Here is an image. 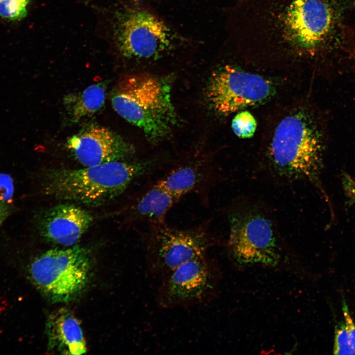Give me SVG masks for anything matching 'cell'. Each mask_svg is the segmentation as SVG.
Masks as SVG:
<instances>
[{
	"instance_id": "14",
	"label": "cell",
	"mask_w": 355,
	"mask_h": 355,
	"mask_svg": "<svg viewBox=\"0 0 355 355\" xmlns=\"http://www.w3.org/2000/svg\"><path fill=\"white\" fill-rule=\"evenodd\" d=\"M48 348L63 355H78L86 353L82 330L77 319L67 309L52 312L46 323Z\"/></svg>"
},
{
	"instance_id": "13",
	"label": "cell",
	"mask_w": 355,
	"mask_h": 355,
	"mask_svg": "<svg viewBox=\"0 0 355 355\" xmlns=\"http://www.w3.org/2000/svg\"><path fill=\"white\" fill-rule=\"evenodd\" d=\"M93 221L92 214L71 203L54 206L36 220L39 235L46 241L62 246L77 243Z\"/></svg>"
},
{
	"instance_id": "5",
	"label": "cell",
	"mask_w": 355,
	"mask_h": 355,
	"mask_svg": "<svg viewBox=\"0 0 355 355\" xmlns=\"http://www.w3.org/2000/svg\"><path fill=\"white\" fill-rule=\"evenodd\" d=\"M114 110L140 128L153 142L171 132L177 122L169 79L147 73L127 75L113 91Z\"/></svg>"
},
{
	"instance_id": "4",
	"label": "cell",
	"mask_w": 355,
	"mask_h": 355,
	"mask_svg": "<svg viewBox=\"0 0 355 355\" xmlns=\"http://www.w3.org/2000/svg\"><path fill=\"white\" fill-rule=\"evenodd\" d=\"M155 160L114 161L82 168L48 170L41 184L43 193L59 200L98 206L122 194L135 180L161 170Z\"/></svg>"
},
{
	"instance_id": "7",
	"label": "cell",
	"mask_w": 355,
	"mask_h": 355,
	"mask_svg": "<svg viewBox=\"0 0 355 355\" xmlns=\"http://www.w3.org/2000/svg\"><path fill=\"white\" fill-rule=\"evenodd\" d=\"M90 264L88 251L81 246L54 248L33 260L29 267V276L48 300L67 302L74 299L85 288Z\"/></svg>"
},
{
	"instance_id": "2",
	"label": "cell",
	"mask_w": 355,
	"mask_h": 355,
	"mask_svg": "<svg viewBox=\"0 0 355 355\" xmlns=\"http://www.w3.org/2000/svg\"><path fill=\"white\" fill-rule=\"evenodd\" d=\"M327 138L325 124L318 111L308 107L294 108L274 128L262 170L280 183L308 182L328 202L320 177Z\"/></svg>"
},
{
	"instance_id": "11",
	"label": "cell",
	"mask_w": 355,
	"mask_h": 355,
	"mask_svg": "<svg viewBox=\"0 0 355 355\" xmlns=\"http://www.w3.org/2000/svg\"><path fill=\"white\" fill-rule=\"evenodd\" d=\"M225 180L221 170L205 159H193L180 161L169 167L156 183L181 199L185 195L194 194L205 206L210 202L211 190Z\"/></svg>"
},
{
	"instance_id": "15",
	"label": "cell",
	"mask_w": 355,
	"mask_h": 355,
	"mask_svg": "<svg viewBox=\"0 0 355 355\" xmlns=\"http://www.w3.org/2000/svg\"><path fill=\"white\" fill-rule=\"evenodd\" d=\"M180 200L155 181L149 183L129 208V218L147 226L166 223L167 214Z\"/></svg>"
},
{
	"instance_id": "20",
	"label": "cell",
	"mask_w": 355,
	"mask_h": 355,
	"mask_svg": "<svg viewBox=\"0 0 355 355\" xmlns=\"http://www.w3.org/2000/svg\"><path fill=\"white\" fill-rule=\"evenodd\" d=\"M333 353L335 355H355L352 348L344 324L336 326Z\"/></svg>"
},
{
	"instance_id": "12",
	"label": "cell",
	"mask_w": 355,
	"mask_h": 355,
	"mask_svg": "<svg viewBox=\"0 0 355 355\" xmlns=\"http://www.w3.org/2000/svg\"><path fill=\"white\" fill-rule=\"evenodd\" d=\"M68 148L83 166L126 160L134 154V148L107 129L91 126L69 139Z\"/></svg>"
},
{
	"instance_id": "21",
	"label": "cell",
	"mask_w": 355,
	"mask_h": 355,
	"mask_svg": "<svg viewBox=\"0 0 355 355\" xmlns=\"http://www.w3.org/2000/svg\"><path fill=\"white\" fill-rule=\"evenodd\" d=\"M342 309L345 319L344 324L348 334L350 345L355 353V323L350 314L348 305L344 299L343 300Z\"/></svg>"
},
{
	"instance_id": "16",
	"label": "cell",
	"mask_w": 355,
	"mask_h": 355,
	"mask_svg": "<svg viewBox=\"0 0 355 355\" xmlns=\"http://www.w3.org/2000/svg\"><path fill=\"white\" fill-rule=\"evenodd\" d=\"M106 95L105 86L103 83H97L77 94L68 96L65 103L71 120L78 122L96 113L104 104Z\"/></svg>"
},
{
	"instance_id": "19",
	"label": "cell",
	"mask_w": 355,
	"mask_h": 355,
	"mask_svg": "<svg viewBox=\"0 0 355 355\" xmlns=\"http://www.w3.org/2000/svg\"><path fill=\"white\" fill-rule=\"evenodd\" d=\"M12 190L11 180L0 175V226L12 213Z\"/></svg>"
},
{
	"instance_id": "6",
	"label": "cell",
	"mask_w": 355,
	"mask_h": 355,
	"mask_svg": "<svg viewBox=\"0 0 355 355\" xmlns=\"http://www.w3.org/2000/svg\"><path fill=\"white\" fill-rule=\"evenodd\" d=\"M211 221L208 218L185 229L167 223L147 226L142 234L149 273L162 278L181 264L207 254L210 248L224 246L225 241L211 229Z\"/></svg>"
},
{
	"instance_id": "9",
	"label": "cell",
	"mask_w": 355,
	"mask_h": 355,
	"mask_svg": "<svg viewBox=\"0 0 355 355\" xmlns=\"http://www.w3.org/2000/svg\"><path fill=\"white\" fill-rule=\"evenodd\" d=\"M274 92V86L267 78L227 65L212 74L206 95L213 109L226 116L264 103Z\"/></svg>"
},
{
	"instance_id": "17",
	"label": "cell",
	"mask_w": 355,
	"mask_h": 355,
	"mask_svg": "<svg viewBox=\"0 0 355 355\" xmlns=\"http://www.w3.org/2000/svg\"><path fill=\"white\" fill-rule=\"evenodd\" d=\"M256 122L248 111H239L233 118L231 127L234 133L240 138H248L254 134Z\"/></svg>"
},
{
	"instance_id": "18",
	"label": "cell",
	"mask_w": 355,
	"mask_h": 355,
	"mask_svg": "<svg viewBox=\"0 0 355 355\" xmlns=\"http://www.w3.org/2000/svg\"><path fill=\"white\" fill-rule=\"evenodd\" d=\"M29 0H0V17L17 20L24 18Z\"/></svg>"
},
{
	"instance_id": "10",
	"label": "cell",
	"mask_w": 355,
	"mask_h": 355,
	"mask_svg": "<svg viewBox=\"0 0 355 355\" xmlns=\"http://www.w3.org/2000/svg\"><path fill=\"white\" fill-rule=\"evenodd\" d=\"M115 33L125 56L155 59L173 49L178 37L158 17L144 9L131 10L119 16Z\"/></svg>"
},
{
	"instance_id": "3",
	"label": "cell",
	"mask_w": 355,
	"mask_h": 355,
	"mask_svg": "<svg viewBox=\"0 0 355 355\" xmlns=\"http://www.w3.org/2000/svg\"><path fill=\"white\" fill-rule=\"evenodd\" d=\"M227 218L229 233L224 246L235 268L242 271L260 267L304 279V264L282 240L264 206L240 202L228 210Z\"/></svg>"
},
{
	"instance_id": "8",
	"label": "cell",
	"mask_w": 355,
	"mask_h": 355,
	"mask_svg": "<svg viewBox=\"0 0 355 355\" xmlns=\"http://www.w3.org/2000/svg\"><path fill=\"white\" fill-rule=\"evenodd\" d=\"M222 277L216 260L207 253L196 257L161 278L156 304L161 309H171L209 303L218 295Z\"/></svg>"
},
{
	"instance_id": "1",
	"label": "cell",
	"mask_w": 355,
	"mask_h": 355,
	"mask_svg": "<svg viewBox=\"0 0 355 355\" xmlns=\"http://www.w3.org/2000/svg\"><path fill=\"white\" fill-rule=\"evenodd\" d=\"M334 18L329 0H237L235 42L249 55L313 60L323 51Z\"/></svg>"
}]
</instances>
